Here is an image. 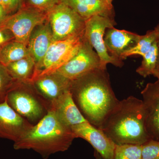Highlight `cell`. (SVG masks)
I'll use <instances>...</instances> for the list:
<instances>
[{"mask_svg":"<svg viewBox=\"0 0 159 159\" xmlns=\"http://www.w3.org/2000/svg\"><path fill=\"white\" fill-rule=\"evenodd\" d=\"M70 89L83 116L98 129L119 102L111 86L107 69H95L71 81Z\"/></svg>","mask_w":159,"mask_h":159,"instance_id":"6da1fadb","label":"cell"},{"mask_svg":"<svg viewBox=\"0 0 159 159\" xmlns=\"http://www.w3.org/2000/svg\"><path fill=\"white\" fill-rule=\"evenodd\" d=\"M145 117L142 100L129 96L119 101L99 129L116 145H142L150 140L145 129Z\"/></svg>","mask_w":159,"mask_h":159,"instance_id":"7a4b0ae2","label":"cell"},{"mask_svg":"<svg viewBox=\"0 0 159 159\" xmlns=\"http://www.w3.org/2000/svg\"><path fill=\"white\" fill-rule=\"evenodd\" d=\"M75 139L71 127L64 124L49 109L38 123L14 142L13 147L16 150L31 149L47 159L53 154L68 150Z\"/></svg>","mask_w":159,"mask_h":159,"instance_id":"3957f363","label":"cell"},{"mask_svg":"<svg viewBox=\"0 0 159 159\" xmlns=\"http://www.w3.org/2000/svg\"><path fill=\"white\" fill-rule=\"evenodd\" d=\"M6 100L16 113L33 125L38 123L50 108V103L29 83L16 82L7 94Z\"/></svg>","mask_w":159,"mask_h":159,"instance_id":"277c9868","label":"cell"},{"mask_svg":"<svg viewBox=\"0 0 159 159\" xmlns=\"http://www.w3.org/2000/svg\"><path fill=\"white\" fill-rule=\"evenodd\" d=\"M47 20L54 41L84 35L85 20L61 0L48 11Z\"/></svg>","mask_w":159,"mask_h":159,"instance_id":"5b68a950","label":"cell"},{"mask_svg":"<svg viewBox=\"0 0 159 159\" xmlns=\"http://www.w3.org/2000/svg\"><path fill=\"white\" fill-rule=\"evenodd\" d=\"M83 36L55 41L51 44L43 59L35 66L31 83L40 77L55 73L77 54L82 44Z\"/></svg>","mask_w":159,"mask_h":159,"instance_id":"8992f818","label":"cell"},{"mask_svg":"<svg viewBox=\"0 0 159 159\" xmlns=\"http://www.w3.org/2000/svg\"><path fill=\"white\" fill-rule=\"evenodd\" d=\"M48 12L30 6H23L14 14L8 16L0 25L9 29L15 40L28 46L32 31L47 20Z\"/></svg>","mask_w":159,"mask_h":159,"instance_id":"52a82bcc","label":"cell"},{"mask_svg":"<svg viewBox=\"0 0 159 159\" xmlns=\"http://www.w3.org/2000/svg\"><path fill=\"white\" fill-rule=\"evenodd\" d=\"M114 18L95 16L86 20L84 36L95 49L100 58L101 68L107 69L108 64L121 67L123 61L111 56L104 43V36L106 30L116 25Z\"/></svg>","mask_w":159,"mask_h":159,"instance_id":"ba28073f","label":"cell"},{"mask_svg":"<svg viewBox=\"0 0 159 159\" xmlns=\"http://www.w3.org/2000/svg\"><path fill=\"white\" fill-rule=\"evenodd\" d=\"M97 68H101L100 58L84 36L77 54L55 72L72 81Z\"/></svg>","mask_w":159,"mask_h":159,"instance_id":"9c48e42d","label":"cell"},{"mask_svg":"<svg viewBox=\"0 0 159 159\" xmlns=\"http://www.w3.org/2000/svg\"><path fill=\"white\" fill-rule=\"evenodd\" d=\"M33 126L11 108L7 100L0 103V138L17 142Z\"/></svg>","mask_w":159,"mask_h":159,"instance_id":"30bf717a","label":"cell"},{"mask_svg":"<svg viewBox=\"0 0 159 159\" xmlns=\"http://www.w3.org/2000/svg\"><path fill=\"white\" fill-rule=\"evenodd\" d=\"M76 138L87 141L103 159H113L116 144L102 130L88 122L71 126Z\"/></svg>","mask_w":159,"mask_h":159,"instance_id":"8fae6325","label":"cell"},{"mask_svg":"<svg viewBox=\"0 0 159 159\" xmlns=\"http://www.w3.org/2000/svg\"><path fill=\"white\" fill-rule=\"evenodd\" d=\"M141 94L146 132L150 139L159 142V84L157 80L147 84Z\"/></svg>","mask_w":159,"mask_h":159,"instance_id":"7c38bea8","label":"cell"},{"mask_svg":"<svg viewBox=\"0 0 159 159\" xmlns=\"http://www.w3.org/2000/svg\"><path fill=\"white\" fill-rule=\"evenodd\" d=\"M141 37V35L133 32L112 27L106 30L104 43L111 57L122 61V54L136 45Z\"/></svg>","mask_w":159,"mask_h":159,"instance_id":"4fadbf2b","label":"cell"},{"mask_svg":"<svg viewBox=\"0 0 159 159\" xmlns=\"http://www.w3.org/2000/svg\"><path fill=\"white\" fill-rule=\"evenodd\" d=\"M71 81L56 72L40 77L31 83L43 99L51 103L70 89Z\"/></svg>","mask_w":159,"mask_h":159,"instance_id":"5bb4252c","label":"cell"},{"mask_svg":"<svg viewBox=\"0 0 159 159\" xmlns=\"http://www.w3.org/2000/svg\"><path fill=\"white\" fill-rule=\"evenodd\" d=\"M49 109L54 111L58 119L69 127L87 122L74 102L70 89L51 102Z\"/></svg>","mask_w":159,"mask_h":159,"instance_id":"9a60e30c","label":"cell"},{"mask_svg":"<svg viewBox=\"0 0 159 159\" xmlns=\"http://www.w3.org/2000/svg\"><path fill=\"white\" fill-rule=\"evenodd\" d=\"M54 41L52 29L48 20L34 28L29 37L27 47L35 66L43 59Z\"/></svg>","mask_w":159,"mask_h":159,"instance_id":"2e32d148","label":"cell"},{"mask_svg":"<svg viewBox=\"0 0 159 159\" xmlns=\"http://www.w3.org/2000/svg\"><path fill=\"white\" fill-rule=\"evenodd\" d=\"M86 20L95 16L114 18L112 5L100 0H61Z\"/></svg>","mask_w":159,"mask_h":159,"instance_id":"e0dca14e","label":"cell"},{"mask_svg":"<svg viewBox=\"0 0 159 159\" xmlns=\"http://www.w3.org/2000/svg\"><path fill=\"white\" fill-rule=\"evenodd\" d=\"M6 67L15 81L30 83L35 70V63L29 55Z\"/></svg>","mask_w":159,"mask_h":159,"instance_id":"ac0fdd59","label":"cell"},{"mask_svg":"<svg viewBox=\"0 0 159 159\" xmlns=\"http://www.w3.org/2000/svg\"><path fill=\"white\" fill-rule=\"evenodd\" d=\"M29 55L28 47L14 40L8 43L0 51V63L6 66Z\"/></svg>","mask_w":159,"mask_h":159,"instance_id":"d6986e66","label":"cell"},{"mask_svg":"<svg viewBox=\"0 0 159 159\" xmlns=\"http://www.w3.org/2000/svg\"><path fill=\"white\" fill-rule=\"evenodd\" d=\"M158 37V33L155 29L147 31L145 35H141L136 45L122 54L121 59L122 61L133 55L144 56L150 50L153 43L157 39Z\"/></svg>","mask_w":159,"mask_h":159,"instance_id":"ffe728a7","label":"cell"},{"mask_svg":"<svg viewBox=\"0 0 159 159\" xmlns=\"http://www.w3.org/2000/svg\"><path fill=\"white\" fill-rule=\"evenodd\" d=\"M157 39L153 43L150 50L142 56L143 60L141 66L138 68L136 72L139 75L144 77L152 75L156 68L157 62Z\"/></svg>","mask_w":159,"mask_h":159,"instance_id":"44dd1931","label":"cell"},{"mask_svg":"<svg viewBox=\"0 0 159 159\" xmlns=\"http://www.w3.org/2000/svg\"><path fill=\"white\" fill-rule=\"evenodd\" d=\"M142 145L116 144L113 159H142Z\"/></svg>","mask_w":159,"mask_h":159,"instance_id":"7402d4cb","label":"cell"},{"mask_svg":"<svg viewBox=\"0 0 159 159\" xmlns=\"http://www.w3.org/2000/svg\"><path fill=\"white\" fill-rule=\"evenodd\" d=\"M15 82L6 67L0 63V103L6 101L7 94Z\"/></svg>","mask_w":159,"mask_h":159,"instance_id":"603a6c76","label":"cell"},{"mask_svg":"<svg viewBox=\"0 0 159 159\" xmlns=\"http://www.w3.org/2000/svg\"><path fill=\"white\" fill-rule=\"evenodd\" d=\"M142 159H159V142L148 140L142 145Z\"/></svg>","mask_w":159,"mask_h":159,"instance_id":"cb8c5ba5","label":"cell"},{"mask_svg":"<svg viewBox=\"0 0 159 159\" xmlns=\"http://www.w3.org/2000/svg\"><path fill=\"white\" fill-rule=\"evenodd\" d=\"M29 6L48 12L60 0H29Z\"/></svg>","mask_w":159,"mask_h":159,"instance_id":"d4e9b609","label":"cell"},{"mask_svg":"<svg viewBox=\"0 0 159 159\" xmlns=\"http://www.w3.org/2000/svg\"><path fill=\"white\" fill-rule=\"evenodd\" d=\"M14 40V35L10 30L0 26V51L8 43Z\"/></svg>","mask_w":159,"mask_h":159,"instance_id":"484cf974","label":"cell"},{"mask_svg":"<svg viewBox=\"0 0 159 159\" xmlns=\"http://www.w3.org/2000/svg\"><path fill=\"white\" fill-rule=\"evenodd\" d=\"M21 1V0H9V15L15 11L18 8L20 4Z\"/></svg>","mask_w":159,"mask_h":159,"instance_id":"4316f807","label":"cell"},{"mask_svg":"<svg viewBox=\"0 0 159 159\" xmlns=\"http://www.w3.org/2000/svg\"><path fill=\"white\" fill-rule=\"evenodd\" d=\"M8 16L9 15L7 14L2 6L0 5V25L5 20Z\"/></svg>","mask_w":159,"mask_h":159,"instance_id":"83f0119b","label":"cell"},{"mask_svg":"<svg viewBox=\"0 0 159 159\" xmlns=\"http://www.w3.org/2000/svg\"><path fill=\"white\" fill-rule=\"evenodd\" d=\"M153 75L155 77L157 78V81L159 84V63H157L156 68L155 70Z\"/></svg>","mask_w":159,"mask_h":159,"instance_id":"f1b7e54d","label":"cell"},{"mask_svg":"<svg viewBox=\"0 0 159 159\" xmlns=\"http://www.w3.org/2000/svg\"><path fill=\"white\" fill-rule=\"evenodd\" d=\"M94 156H95L96 159H103L102 156L96 151H95V152H94Z\"/></svg>","mask_w":159,"mask_h":159,"instance_id":"f546056e","label":"cell"},{"mask_svg":"<svg viewBox=\"0 0 159 159\" xmlns=\"http://www.w3.org/2000/svg\"><path fill=\"white\" fill-rule=\"evenodd\" d=\"M157 46L158 55L157 62V63H159V34H158V37L157 39Z\"/></svg>","mask_w":159,"mask_h":159,"instance_id":"4dcf8cb0","label":"cell"},{"mask_svg":"<svg viewBox=\"0 0 159 159\" xmlns=\"http://www.w3.org/2000/svg\"><path fill=\"white\" fill-rule=\"evenodd\" d=\"M100 1L107 3V4H110V5H112V2L113 0H100Z\"/></svg>","mask_w":159,"mask_h":159,"instance_id":"1f68e13d","label":"cell"},{"mask_svg":"<svg viewBox=\"0 0 159 159\" xmlns=\"http://www.w3.org/2000/svg\"><path fill=\"white\" fill-rule=\"evenodd\" d=\"M155 29L157 31L158 33V34H159V24L157 25V27H156Z\"/></svg>","mask_w":159,"mask_h":159,"instance_id":"d6a6232c","label":"cell"},{"mask_svg":"<svg viewBox=\"0 0 159 159\" xmlns=\"http://www.w3.org/2000/svg\"><path fill=\"white\" fill-rule=\"evenodd\" d=\"M1 3H2V0H0V5H1Z\"/></svg>","mask_w":159,"mask_h":159,"instance_id":"836d02e7","label":"cell"}]
</instances>
